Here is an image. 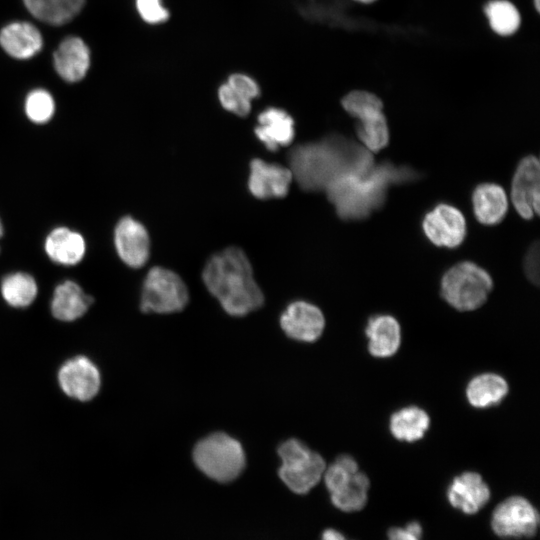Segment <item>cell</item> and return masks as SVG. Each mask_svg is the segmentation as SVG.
<instances>
[{"label": "cell", "mask_w": 540, "mask_h": 540, "mask_svg": "<svg viewBox=\"0 0 540 540\" xmlns=\"http://www.w3.org/2000/svg\"><path fill=\"white\" fill-rule=\"evenodd\" d=\"M288 162L292 177L308 191L325 190L342 176L362 175L374 166L368 149L340 135L295 146Z\"/></svg>", "instance_id": "1"}, {"label": "cell", "mask_w": 540, "mask_h": 540, "mask_svg": "<svg viewBox=\"0 0 540 540\" xmlns=\"http://www.w3.org/2000/svg\"><path fill=\"white\" fill-rule=\"evenodd\" d=\"M202 277L208 291L231 316H245L264 303L252 266L237 247L214 254L206 263Z\"/></svg>", "instance_id": "2"}, {"label": "cell", "mask_w": 540, "mask_h": 540, "mask_svg": "<svg viewBox=\"0 0 540 540\" xmlns=\"http://www.w3.org/2000/svg\"><path fill=\"white\" fill-rule=\"evenodd\" d=\"M418 175L406 167L386 162L362 175H345L326 189L329 200L343 219H361L384 202L390 185L411 181Z\"/></svg>", "instance_id": "3"}, {"label": "cell", "mask_w": 540, "mask_h": 540, "mask_svg": "<svg viewBox=\"0 0 540 540\" xmlns=\"http://www.w3.org/2000/svg\"><path fill=\"white\" fill-rule=\"evenodd\" d=\"M192 457L201 472L221 483L235 480L246 464L241 443L224 432H215L199 440Z\"/></svg>", "instance_id": "4"}, {"label": "cell", "mask_w": 540, "mask_h": 540, "mask_svg": "<svg viewBox=\"0 0 540 540\" xmlns=\"http://www.w3.org/2000/svg\"><path fill=\"white\" fill-rule=\"evenodd\" d=\"M490 275L471 262L450 268L441 281L445 301L459 311H472L482 306L492 290Z\"/></svg>", "instance_id": "5"}, {"label": "cell", "mask_w": 540, "mask_h": 540, "mask_svg": "<svg viewBox=\"0 0 540 540\" xmlns=\"http://www.w3.org/2000/svg\"><path fill=\"white\" fill-rule=\"evenodd\" d=\"M323 478L330 499L339 510L355 512L365 506L370 482L352 456H338L326 467Z\"/></svg>", "instance_id": "6"}, {"label": "cell", "mask_w": 540, "mask_h": 540, "mask_svg": "<svg viewBox=\"0 0 540 540\" xmlns=\"http://www.w3.org/2000/svg\"><path fill=\"white\" fill-rule=\"evenodd\" d=\"M277 452L281 459L279 477L294 493L306 494L322 479L324 459L302 441L288 439L278 446Z\"/></svg>", "instance_id": "7"}, {"label": "cell", "mask_w": 540, "mask_h": 540, "mask_svg": "<svg viewBox=\"0 0 540 540\" xmlns=\"http://www.w3.org/2000/svg\"><path fill=\"white\" fill-rule=\"evenodd\" d=\"M188 300V288L178 274L159 266L149 270L141 292L142 312L158 314L180 312Z\"/></svg>", "instance_id": "8"}, {"label": "cell", "mask_w": 540, "mask_h": 540, "mask_svg": "<svg viewBox=\"0 0 540 540\" xmlns=\"http://www.w3.org/2000/svg\"><path fill=\"white\" fill-rule=\"evenodd\" d=\"M491 526L493 531L502 538L532 537L539 526V514L527 499L512 496L495 508Z\"/></svg>", "instance_id": "9"}, {"label": "cell", "mask_w": 540, "mask_h": 540, "mask_svg": "<svg viewBox=\"0 0 540 540\" xmlns=\"http://www.w3.org/2000/svg\"><path fill=\"white\" fill-rule=\"evenodd\" d=\"M61 390L78 401L92 400L101 387V374L96 364L79 355L65 361L57 375Z\"/></svg>", "instance_id": "10"}, {"label": "cell", "mask_w": 540, "mask_h": 540, "mask_svg": "<svg viewBox=\"0 0 540 540\" xmlns=\"http://www.w3.org/2000/svg\"><path fill=\"white\" fill-rule=\"evenodd\" d=\"M423 230L435 245L455 248L464 240L466 222L458 209L440 204L425 216Z\"/></svg>", "instance_id": "11"}, {"label": "cell", "mask_w": 540, "mask_h": 540, "mask_svg": "<svg viewBox=\"0 0 540 540\" xmlns=\"http://www.w3.org/2000/svg\"><path fill=\"white\" fill-rule=\"evenodd\" d=\"M280 326L291 339L315 342L324 331L325 318L317 306L305 301H296L282 312Z\"/></svg>", "instance_id": "12"}, {"label": "cell", "mask_w": 540, "mask_h": 540, "mask_svg": "<svg viewBox=\"0 0 540 540\" xmlns=\"http://www.w3.org/2000/svg\"><path fill=\"white\" fill-rule=\"evenodd\" d=\"M116 251L121 260L132 268H140L149 258L150 240L146 228L130 216L123 217L114 232Z\"/></svg>", "instance_id": "13"}, {"label": "cell", "mask_w": 540, "mask_h": 540, "mask_svg": "<svg viewBox=\"0 0 540 540\" xmlns=\"http://www.w3.org/2000/svg\"><path fill=\"white\" fill-rule=\"evenodd\" d=\"M539 161L534 156L524 158L518 165L512 182V201L525 219L539 213Z\"/></svg>", "instance_id": "14"}, {"label": "cell", "mask_w": 540, "mask_h": 540, "mask_svg": "<svg viewBox=\"0 0 540 540\" xmlns=\"http://www.w3.org/2000/svg\"><path fill=\"white\" fill-rule=\"evenodd\" d=\"M288 167L254 159L250 164L248 187L259 199L281 198L288 193L292 181Z\"/></svg>", "instance_id": "15"}, {"label": "cell", "mask_w": 540, "mask_h": 540, "mask_svg": "<svg viewBox=\"0 0 540 540\" xmlns=\"http://www.w3.org/2000/svg\"><path fill=\"white\" fill-rule=\"evenodd\" d=\"M447 497L454 508L466 514H474L489 501L490 489L480 474L464 472L452 480Z\"/></svg>", "instance_id": "16"}, {"label": "cell", "mask_w": 540, "mask_h": 540, "mask_svg": "<svg viewBox=\"0 0 540 540\" xmlns=\"http://www.w3.org/2000/svg\"><path fill=\"white\" fill-rule=\"evenodd\" d=\"M255 134L271 151L289 145L294 138V120L284 109L268 107L257 117Z\"/></svg>", "instance_id": "17"}, {"label": "cell", "mask_w": 540, "mask_h": 540, "mask_svg": "<svg viewBox=\"0 0 540 540\" xmlns=\"http://www.w3.org/2000/svg\"><path fill=\"white\" fill-rule=\"evenodd\" d=\"M54 67L59 76L67 82L83 79L90 67V51L79 37L65 38L53 56Z\"/></svg>", "instance_id": "18"}, {"label": "cell", "mask_w": 540, "mask_h": 540, "mask_svg": "<svg viewBox=\"0 0 540 540\" xmlns=\"http://www.w3.org/2000/svg\"><path fill=\"white\" fill-rule=\"evenodd\" d=\"M0 45L11 57L28 59L35 56L43 46L40 31L28 22H12L0 31Z\"/></svg>", "instance_id": "19"}, {"label": "cell", "mask_w": 540, "mask_h": 540, "mask_svg": "<svg viewBox=\"0 0 540 540\" xmlns=\"http://www.w3.org/2000/svg\"><path fill=\"white\" fill-rule=\"evenodd\" d=\"M365 333L368 338V350L377 358L394 355L401 343L400 325L390 315H376L370 318Z\"/></svg>", "instance_id": "20"}, {"label": "cell", "mask_w": 540, "mask_h": 540, "mask_svg": "<svg viewBox=\"0 0 540 540\" xmlns=\"http://www.w3.org/2000/svg\"><path fill=\"white\" fill-rule=\"evenodd\" d=\"M85 251L83 236L66 227L55 228L45 240V252L57 264L76 265L83 259Z\"/></svg>", "instance_id": "21"}, {"label": "cell", "mask_w": 540, "mask_h": 540, "mask_svg": "<svg viewBox=\"0 0 540 540\" xmlns=\"http://www.w3.org/2000/svg\"><path fill=\"white\" fill-rule=\"evenodd\" d=\"M92 304V298L74 281L59 284L51 300L52 315L64 322L81 318Z\"/></svg>", "instance_id": "22"}, {"label": "cell", "mask_w": 540, "mask_h": 540, "mask_svg": "<svg viewBox=\"0 0 540 540\" xmlns=\"http://www.w3.org/2000/svg\"><path fill=\"white\" fill-rule=\"evenodd\" d=\"M472 201L475 216L482 224H497L507 212L505 191L497 184L485 183L477 186Z\"/></svg>", "instance_id": "23"}, {"label": "cell", "mask_w": 540, "mask_h": 540, "mask_svg": "<svg viewBox=\"0 0 540 540\" xmlns=\"http://www.w3.org/2000/svg\"><path fill=\"white\" fill-rule=\"evenodd\" d=\"M508 393V383L500 375L493 373L474 377L468 384L466 396L469 403L476 408H487L497 405Z\"/></svg>", "instance_id": "24"}, {"label": "cell", "mask_w": 540, "mask_h": 540, "mask_svg": "<svg viewBox=\"0 0 540 540\" xmlns=\"http://www.w3.org/2000/svg\"><path fill=\"white\" fill-rule=\"evenodd\" d=\"M430 425L426 411L416 406L402 408L389 420L391 434L400 441L414 442L423 438Z\"/></svg>", "instance_id": "25"}, {"label": "cell", "mask_w": 540, "mask_h": 540, "mask_svg": "<svg viewBox=\"0 0 540 540\" xmlns=\"http://www.w3.org/2000/svg\"><path fill=\"white\" fill-rule=\"evenodd\" d=\"M27 10L37 19L51 25H63L75 18L85 0H23Z\"/></svg>", "instance_id": "26"}, {"label": "cell", "mask_w": 540, "mask_h": 540, "mask_svg": "<svg viewBox=\"0 0 540 540\" xmlns=\"http://www.w3.org/2000/svg\"><path fill=\"white\" fill-rule=\"evenodd\" d=\"M0 291L8 305L14 308H25L35 300L38 287L30 274L15 272L3 278Z\"/></svg>", "instance_id": "27"}, {"label": "cell", "mask_w": 540, "mask_h": 540, "mask_svg": "<svg viewBox=\"0 0 540 540\" xmlns=\"http://www.w3.org/2000/svg\"><path fill=\"white\" fill-rule=\"evenodd\" d=\"M489 26L499 36H511L521 25L518 8L508 0H491L484 7Z\"/></svg>", "instance_id": "28"}, {"label": "cell", "mask_w": 540, "mask_h": 540, "mask_svg": "<svg viewBox=\"0 0 540 540\" xmlns=\"http://www.w3.org/2000/svg\"><path fill=\"white\" fill-rule=\"evenodd\" d=\"M357 120V135L369 151L377 152L387 145L389 132L382 111L366 114Z\"/></svg>", "instance_id": "29"}, {"label": "cell", "mask_w": 540, "mask_h": 540, "mask_svg": "<svg viewBox=\"0 0 540 540\" xmlns=\"http://www.w3.org/2000/svg\"><path fill=\"white\" fill-rule=\"evenodd\" d=\"M25 113L36 124L48 122L54 114L55 103L52 95L44 89L31 91L25 100Z\"/></svg>", "instance_id": "30"}, {"label": "cell", "mask_w": 540, "mask_h": 540, "mask_svg": "<svg viewBox=\"0 0 540 540\" xmlns=\"http://www.w3.org/2000/svg\"><path fill=\"white\" fill-rule=\"evenodd\" d=\"M343 108L356 119L376 111H382V101L375 94L354 90L344 96L342 99Z\"/></svg>", "instance_id": "31"}, {"label": "cell", "mask_w": 540, "mask_h": 540, "mask_svg": "<svg viewBox=\"0 0 540 540\" xmlns=\"http://www.w3.org/2000/svg\"><path fill=\"white\" fill-rule=\"evenodd\" d=\"M218 100L228 112L245 117L251 111L252 101L226 81L218 87Z\"/></svg>", "instance_id": "32"}, {"label": "cell", "mask_w": 540, "mask_h": 540, "mask_svg": "<svg viewBox=\"0 0 540 540\" xmlns=\"http://www.w3.org/2000/svg\"><path fill=\"white\" fill-rule=\"evenodd\" d=\"M135 7L142 21L149 25L165 24L171 17L163 0H135Z\"/></svg>", "instance_id": "33"}, {"label": "cell", "mask_w": 540, "mask_h": 540, "mask_svg": "<svg viewBox=\"0 0 540 540\" xmlns=\"http://www.w3.org/2000/svg\"><path fill=\"white\" fill-rule=\"evenodd\" d=\"M226 82L251 101L258 98L261 94V88L258 82L252 76L244 72H233L229 74Z\"/></svg>", "instance_id": "34"}, {"label": "cell", "mask_w": 540, "mask_h": 540, "mask_svg": "<svg viewBox=\"0 0 540 540\" xmlns=\"http://www.w3.org/2000/svg\"><path fill=\"white\" fill-rule=\"evenodd\" d=\"M422 534L421 525L411 522L405 528H392L388 532V540H420Z\"/></svg>", "instance_id": "35"}, {"label": "cell", "mask_w": 540, "mask_h": 540, "mask_svg": "<svg viewBox=\"0 0 540 540\" xmlns=\"http://www.w3.org/2000/svg\"><path fill=\"white\" fill-rule=\"evenodd\" d=\"M525 272L527 277L534 283L539 281V246L535 243L526 254Z\"/></svg>", "instance_id": "36"}, {"label": "cell", "mask_w": 540, "mask_h": 540, "mask_svg": "<svg viewBox=\"0 0 540 540\" xmlns=\"http://www.w3.org/2000/svg\"><path fill=\"white\" fill-rule=\"evenodd\" d=\"M321 540H348L342 533L335 529H327L323 532Z\"/></svg>", "instance_id": "37"}, {"label": "cell", "mask_w": 540, "mask_h": 540, "mask_svg": "<svg viewBox=\"0 0 540 540\" xmlns=\"http://www.w3.org/2000/svg\"><path fill=\"white\" fill-rule=\"evenodd\" d=\"M534 7L537 12H540V0H533Z\"/></svg>", "instance_id": "38"}, {"label": "cell", "mask_w": 540, "mask_h": 540, "mask_svg": "<svg viewBox=\"0 0 540 540\" xmlns=\"http://www.w3.org/2000/svg\"><path fill=\"white\" fill-rule=\"evenodd\" d=\"M354 1L363 3V4H370V3L375 2L376 0H354Z\"/></svg>", "instance_id": "39"}, {"label": "cell", "mask_w": 540, "mask_h": 540, "mask_svg": "<svg viewBox=\"0 0 540 540\" xmlns=\"http://www.w3.org/2000/svg\"><path fill=\"white\" fill-rule=\"evenodd\" d=\"M3 236V226H2V222L0 220V238Z\"/></svg>", "instance_id": "40"}]
</instances>
